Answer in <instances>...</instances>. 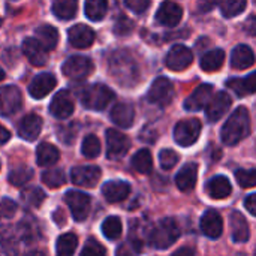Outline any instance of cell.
I'll list each match as a JSON object with an SVG mask.
<instances>
[{
  "label": "cell",
  "mask_w": 256,
  "mask_h": 256,
  "mask_svg": "<svg viewBox=\"0 0 256 256\" xmlns=\"http://www.w3.org/2000/svg\"><path fill=\"white\" fill-rule=\"evenodd\" d=\"M250 132V116L246 106H238L222 128V141L226 146H236Z\"/></svg>",
  "instance_id": "cell-1"
},
{
  "label": "cell",
  "mask_w": 256,
  "mask_h": 256,
  "mask_svg": "<svg viewBox=\"0 0 256 256\" xmlns=\"http://www.w3.org/2000/svg\"><path fill=\"white\" fill-rule=\"evenodd\" d=\"M111 75L122 82V86H130L138 78V68L134 58L126 51H117L110 60Z\"/></svg>",
  "instance_id": "cell-2"
},
{
  "label": "cell",
  "mask_w": 256,
  "mask_h": 256,
  "mask_svg": "<svg viewBox=\"0 0 256 256\" xmlns=\"http://www.w3.org/2000/svg\"><path fill=\"white\" fill-rule=\"evenodd\" d=\"M180 237L178 225L174 219L165 218L156 224L148 236V242L154 249H168L171 248Z\"/></svg>",
  "instance_id": "cell-3"
},
{
  "label": "cell",
  "mask_w": 256,
  "mask_h": 256,
  "mask_svg": "<svg viewBox=\"0 0 256 256\" xmlns=\"http://www.w3.org/2000/svg\"><path fill=\"white\" fill-rule=\"evenodd\" d=\"M114 99V92L105 84H93L81 92V102L87 110L102 111Z\"/></svg>",
  "instance_id": "cell-4"
},
{
  "label": "cell",
  "mask_w": 256,
  "mask_h": 256,
  "mask_svg": "<svg viewBox=\"0 0 256 256\" xmlns=\"http://www.w3.org/2000/svg\"><path fill=\"white\" fill-rule=\"evenodd\" d=\"M201 122L198 118H184L174 128V140L182 147H190L201 134Z\"/></svg>",
  "instance_id": "cell-5"
},
{
  "label": "cell",
  "mask_w": 256,
  "mask_h": 256,
  "mask_svg": "<svg viewBox=\"0 0 256 256\" xmlns=\"http://www.w3.org/2000/svg\"><path fill=\"white\" fill-rule=\"evenodd\" d=\"M64 202L68 204L74 219L76 222H82L87 219L92 207V200L87 194L80 190H68L64 194Z\"/></svg>",
  "instance_id": "cell-6"
},
{
  "label": "cell",
  "mask_w": 256,
  "mask_h": 256,
  "mask_svg": "<svg viewBox=\"0 0 256 256\" xmlns=\"http://www.w3.org/2000/svg\"><path fill=\"white\" fill-rule=\"evenodd\" d=\"M93 69H94L93 62L84 56H72L62 66L64 76L70 80H84L93 72Z\"/></svg>",
  "instance_id": "cell-7"
},
{
  "label": "cell",
  "mask_w": 256,
  "mask_h": 256,
  "mask_svg": "<svg viewBox=\"0 0 256 256\" xmlns=\"http://www.w3.org/2000/svg\"><path fill=\"white\" fill-rule=\"evenodd\" d=\"M172 98H174V86L172 82L165 78V76H160V78H156L147 93V99L154 104V105H159V106H166L172 102Z\"/></svg>",
  "instance_id": "cell-8"
},
{
  "label": "cell",
  "mask_w": 256,
  "mask_h": 256,
  "mask_svg": "<svg viewBox=\"0 0 256 256\" xmlns=\"http://www.w3.org/2000/svg\"><path fill=\"white\" fill-rule=\"evenodd\" d=\"M22 105V96L18 87L4 86L0 87V116L9 117L15 114Z\"/></svg>",
  "instance_id": "cell-9"
},
{
  "label": "cell",
  "mask_w": 256,
  "mask_h": 256,
  "mask_svg": "<svg viewBox=\"0 0 256 256\" xmlns=\"http://www.w3.org/2000/svg\"><path fill=\"white\" fill-rule=\"evenodd\" d=\"M105 138H106V156L110 159H118L129 152L130 147L129 138L124 134L118 132L117 129H108Z\"/></svg>",
  "instance_id": "cell-10"
},
{
  "label": "cell",
  "mask_w": 256,
  "mask_h": 256,
  "mask_svg": "<svg viewBox=\"0 0 256 256\" xmlns=\"http://www.w3.org/2000/svg\"><path fill=\"white\" fill-rule=\"evenodd\" d=\"M102 171L99 166L86 165V166H75L70 171V180L76 186L82 188H94L100 180Z\"/></svg>",
  "instance_id": "cell-11"
},
{
  "label": "cell",
  "mask_w": 256,
  "mask_h": 256,
  "mask_svg": "<svg viewBox=\"0 0 256 256\" xmlns=\"http://www.w3.org/2000/svg\"><path fill=\"white\" fill-rule=\"evenodd\" d=\"M192 62H194V54L184 45H174L170 50L166 60H165L166 68L171 70H176V72L188 69L192 64Z\"/></svg>",
  "instance_id": "cell-12"
},
{
  "label": "cell",
  "mask_w": 256,
  "mask_h": 256,
  "mask_svg": "<svg viewBox=\"0 0 256 256\" xmlns=\"http://www.w3.org/2000/svg\"><path fill=\"white\" fill-rule=\"evenodd\" d=\"M50 112L56 118H62V120L70 117L74 112L72 94L68 90H60L58 93H56V96L52 98V100L50 104Z\"/></svg>",
  "instance_id": "cell-13"
},
{
  "label": "cell",
  "mask_w": 256,
  "mask_h": 256,
  "mask_svg": "<svg viewBox=\"0 0 256 256\" xmlns=\"http://www.w3.org/2000/svg\"><path fill=\"white\" fill-rule=\"evenodd\" d=\"M182 18H183V9L180 4L174 2H164L156 12V21L166 27L177 26L182 21Z\"/></svg>",
  "instance_id": "cell-14"
},
{
  "label": "cell",
  "mask_w": 256,
  "mask_h": 256,
  "mask_svg": "<svg viewBox=\"0 0 256 256\" xmlns=\"http://www.w3.org/2000/svg\"><path fill=\"white\" fill-rule=\"evenodd\" d=\"M56 84H57V80L52 74L42 72V74L36 75L32 80V82L28 84V93L34 99H42L48 93H51V90L56 87Z\"/></svg>",
  "instance_id": "cell-15"
},
{
  "label": "cell",
  "mask_w": 256,
  "mask_h": 256,
  "mask_svg": "<svg viewBox=\"0 0 256 256\" xmlns=\"http://www.w3.org/2000/svg\"><path fill=\"white\" fill-rule=\"evenodd\" d=\"M231 96L225 92H219L216 96L212 98V100L208 102V105L206 106V116L208 118V122L216 123L222 118V116L230 110L231 106Z\"/></svg>",
  "instance_id": "cell-16"
},
{
  "label": "cell",
  "mask_w": 256,
  "mask_h": 256,
  "mask_svg": "<svg viewBox=\"0 0 256 256\" xmlns=\"http://www.w3.org/2000/svg\"><path fill=\"white\" fill-rule=\"evenodd\" d=\"M213 92H214V88L212 84H201L184 100V108L188 111H200V110L206 108L213 98Z\"/></svg>",
  "instance_id": "cell-17"
},
{
  "label": "cell",
  "mask_w": 256,
  "mask_h": 256,
  "mask_svg": "<svg viewBox=\"0 0 256 256\" xmlns=\"http://www.w3.org/2000/svg\"><path fill=\"white\" fill-rule=\"evenodd\" d=\"M69 44L74 48H88L94 42V32L86 24H75L68 32Z\"/></svg>",
  "instance_id": "cell-18"
},
{
  "label": "cell",
  "mask_w": 256,
  "mask_h": 256,
  "mask_svg": "<svg viewBox=\"0 0 256 256\" xmlns=\"http://www.w3.org/2000/svg\"><path fill=\"white\" fill-rule=\"evenodd\" d=\"M16 129H18V135L22 140L34 141L42 130V118L36 114H27L20 120Z\"/></svg>",
  "instance_id": "cell-19"
},
{
  "label": "cell",
  "mask_w": 256,
  "mask_h": 256,
  "mask_svg": "<svg viewBox=\"0 0 256 256\" xmlns=\"http://www.w3.org/2000/svg\"><path fill=\"white\" fill-rule=\"evenodd\" d=\"M201 231L212 240H216L222 236L224 222L220 214L216 210H207L201 218Z\"/></svg>",
  "instance_id": "cell-20"
},
{
  "label": "cell",
  "mask_w": 256,
  "mask_h": 256,
  "mask_svg": "<svg viewBox=\"0 0 256 256\" xmlns=\"http://www.w3.org/2000/svg\"><path fill=\"white\" fill-rule=\"evenodd\" d=\"M102 194L108 202H122L130 194V184L123 180H112L102 186Z\"/></svg>",
  "instance_id": "cell-21"
},
{
  "label": "cell",
  "mask_w": 256,
  "mask_h": 256,
  "mask_svg": "<svg viewBox=\"0 0 256 256\" xmlns=\"http://www.w3.org/2000/svg\"><path fill=\"white\" fill-rule=\"evenodd\" d=\"M22 52L28 58V62L33 66H44L46 63V50L34 39V38H27L22 42Z\"/></svg>",
  "instance_id": "cell-22"
},
{
  "label": "cell",
  "mask_w": 256,
  "mask_h": 256,
  "mask_svg": "<svg viewBox=\"0 0 256 256\" xmlns=\"http://www.w3.org/2000/svg\"><path fill=\"white\" fill-rule=\"evenodd\" d=\"M230 225H231V237L236 243H246L249 240L250 231L248 220L240 212H232L230 216Z\"/></svg>",
  "instance_id": "cell-23"
},
{
  "label": "cell",
  "mask_w": 256,
  "mask_h": 256,
  "mask_svg": "<svg viewBox=\"0 0 256 256\" xmlns=\"http://www.w3.org/2000/svg\"><path fill=\"white\" fill-rule=\"evenodd\" d=\"M110 117L111 120L120 126V128H130L134 124V120H135V111L132 108V105L129 104H124V102H120V104H116L110 112Z\"/></svg>",
  "instance_id": "cell-24"
},
{
  "label": "cell",
  "mask_w": 256,
  "mask_h": 256,
  "mask_svg": "<svg viewBox=\"0 0 256 256\" xmlns=\"http://www.w3.org/2000/svg\"><path fill=\"white\" fill-rule=\"evenodd\" d=\"M198 166L195 164H186L176 177V184L182 192H192L196 186Z\"/></svg>",
  "instance_id": "cell-25"
},
{
  "label": "cell",
  "mask_w": 256,
  "mask_h": 256,
  "mask_svg": "<svg viewBox=\"0 0 256 256\" xmlns=\"http://www.w3.org/2000/svg\"><path fill=\"white\" fill-rule=\"evenodd\" d=\"M226 86L238 98H243V96L256 93V72H252L246 78H232V80H228Z\"/></svg>",
  "instance_id": "cell-26"
},
{
  "label": "cell",
  "mask_w": 256,
  "mask_h": 256,
  "mask_svg": "<svg viewBox=\"0 0 256 256\" xmlns=\"http://www.w3.org/2000/svg\"><path fill=\"white\" fill-rule=\"evenodd\" d=\"M255 63V54L248 45H237L231 54V66L234 69H248Z\"/></svg>",
  "instance_id": "cell-27"
},
{
  "label": "cell",
  "mask_w": 256,
  "mask_h": 256,
  "mask_svg": "<svg viewBox=\"0 0 256 256\" xmlns=\"http://www.w3.org/2000/svg\"><path fill=\"white\" fill-rule=\"evenodd\" d=\"M232 186L230 180L224 176H216L207 183V194L213 200H225L231 195Z\"/></svg>",
  "instance_id": "cell-28"
},
{
  "label": "cell",
  "mask_w": 256,
  "mask_h": 256,
  "mask_svg": "<svg viewBox=\"0 0 256 256\" xmlns=\"http://www.w3.org/2000/svg\"><path fill=\"white\" fill-rule=\"evenodd\" d=\"M34 39L46 50L51 51L57 46L58 44V32L56 30V27L50 26V24H42L36 28L34 32Z\"/></svg>",
  "instance_id": "cell-29"
},
{
  "label": "cell",
  "mask_w": 256,
  "mask_h": 256,
  "mask_svg": "<svg viewBox=\"0 0 256 256\" xmlns=\"http://www.w3.org/2000/svg\"><path fill=\"white\" fill-rule=\"evenodd\" d=\"M60 159L58 150L50 144V142H42L36 148V162L39 166H51Z\"/></svg>",
  "instance_id": "cell-30"
},
{
  "label": "cell",
  "mask_w": 256,
  "mask_h": 256,
  "mask_svg": "<svg viewBox=\"0 0 256 256\" xmlns=\"http://www.w3.org/2000/svg\"><path fill=\"white\" fill-rule=\"evenodd\" d=\"M224 58H225L224 50L220 48L212 50L201 57V69H204L206 72H214L220 69V66L224 64Z\"/></svg>",
  "instance_id": "cell-31"
},
{
  "label": "cell",
  "mask_w": 256,
  "mask_h": 256,
  "mask_svg": "<svg viewBox=\"0 0 256 256\" xmlns=\"http://www.w3.org/2000/svg\"><path fill=\"white\" fill-rule=\"evenodd\" d=\"M76 246H78V238L75 234H72V232L63 234L57 238L56 256H74Z\"/></svg>",
  "instance_id": "cell-32"
},
{
  "label": "cell",
  "mask_w": 256,
  "mask_h": 256,
  "mask_svg": "<svg viewBox=\"0 0 256 256\" xmlns=\"http://www.w3.org/2000/svg\"><path fill=\"white\" fill-rule=\"evenodd\" d=\"M78 3L75 0H56L52 3V14L58 20H70L76 15Z\"/></svg>",
  "instance_id": "cell-33"
},
{
  "label": "cell",
  "mask_w": 256,
  "mask_h": 256,
  "mask_svg": "<svg viewBox=\"0 0 256 256\" xmlns=\"http://www.w3.org/2000/svg\"><path fill=\"white\" fill-rule=\"evenodd\" d=\"M132 166L135 171L141 172V174H148L153 168V158L152 153L147 148H142L140 152H136L132 158Z\"/></svg>",
  "instance_id": "cell-34"
},
{
  "label": "cell",
  "mask_w": 256,
  "mask_h": 256,
  "mask_svg": "<svg viewBox=\"0 0 256 256\" xmlns=\"http://www.w3.org/2000/svg\"><path fill=\"white\" fill-rule=\"evenodd\" d=\"M84 9H86V15H87L88 20L100 21L106 14L108 3L104 2V0H88V2H86Z\"/></svg>",
  "instance_id": "cell-35"
},
{
  "label": "cell",
  "mask_w": 256,
  "mask_h": 256,
  "mask_svg": "<svg viewBox=\"0 0 256 256\" xmlns=\"http://www.w3.org/2000/svg\"><path fill=\"white\" fill-rule=\"evenodd\" d=\"M122 220L117 216H110L102 224V234L108 240H117L122 236Z\"/></svg>",
  "instance_id": "cell-36"
},
{
  "label": "cell",
  "mask_w": 256,
  "mask_h": 256,
  "mask_svg": "<svg viewBox=\"0 0 256 256\" xmlns=\"http://www.w3.org/2000/svg\"><path fill=\"white\" fill-rule=\"evenodd\" d=\"M42 183L46 184L51 189H57L60 186H63L66 183V177L64 172L58 168H52V170H46L42 172Z\"/></svg>",
  "instance_id": "cell-37"
},
{
  "label": "cell",
  "mask_w": 256,
  "mask_h": 256,
  "mask_svg": "<svg viewBox=\"0 0 256 256\" xmlns=\"http://www.w3.org/2000/svg\"><path fill=\"white\" fill-rule=\"evenodd\" d=\"M33 177V170L28 168V166H18V168H14L10 172H9V183L14 184V186H24L27 184Z\"/></svg>",
  "instance_id": "cell-38"
},
{
  "label": "cell",
  "mask_w": 256,
  "mask_h": 256,
  "mask_svg": "<svg viewBox=\"0 0 256 256\" xmlns=\"http://www.w3.org/2000/svg\"><path fill=\"white\" fill-rule=\"evenodd\" d=\"M141 249H142V240L136 237H130L128 242L122 243L117 248L116 256H136L141 254Z\"/></svg>",
  "instance_id": "cell-39"
},
{
  "label": "cell",
  "mask_w": 256,
  "mask_h": 256,
  "mask_svg": "<svg viewBox=\"0 0 256 256\" xmlns=\"http://www.w3.org/2000/svg\"><path fill=\"white\" fill-rule=\"evenodd\" d=\"M246 2L244 0H225L220 3V10L224 14V16L226 18H232L240 15L244 9H246Z\"/></svg>",
  "instance_id": "cell-40"
},
{
  "label": "cell",
  "mask_w": 256,
  "mask_h": 256,
  "mask_svg": "<svg viewBox=\"0 0 256 256\" xmlns=\"http://www.w3.org/2000/svg\"><path fill=\"white\" fill-rule=\"evenodd\" d=\"M81 153L88 158V159H94L99 156L100 153V141L98 140V136L94 135H87L82 141V147H81Z\"/></svg>",
  "instance_id": "cell-41"
},
{
  "label": "cell",
  "mask_w": 256,
  "mask_h": 256,
  "mask_svg": "<svg viewBox=\"0 0 256 256\" xmlns=\"http://www.w3.org/2000/svg\"><path fill=\"white\" fill-rule=\"evenodd\" d=\"M21 198L27 206L39 207L42 204V201L45 200V192H42V189H39V188H32V189L24 190L21 194Z\"/></svg>",
  "instance_id": "cell-42"
},
{
  "label": "cell",
  "mask_w": 256,
  "mask_h": 256,
  "mask_svg": "<svg viewBox=\"0 0 256 256\" xmlns=\"http://www.w3.org/2000/svg\"><path fill=\"white\" fill-rule=\"evenodd\" d=\"M236 178H237V183L244 188V189H249V188H255L256 186V170H238L236 172Z\"/></svg>",
  "instance_id": "cell-43"
},
{
  "label": "cell",
  "mask_w": 256,
  "mask_h": 256,
  "mask_svg": "<svg viewBox=\"0 0 256 256\" xmlns=\"http://www.w3.org/2000/svg\"><path fill=\"white\" fill-rule=\"evenodd\" d=\"M80 256H105V248L94 238H88Z\"/></svg>",
  "instance_id": "cell-44"
},
{
  "label": "cell",
  "mask_w": 256,
  "mask_h": 256,
  "mask_svg": "<svg viewBox=\"0 0 256 256\" xmlns=\"http://www.w3.org/2000/svg\"><path fill=\"white\" fill-rule=\"evenodd\" d=\"M178 154L172 150H162L159 153V164L164 170H171L177 165Z\"/></svg>",
  "instance_id": "cell-45"
},
{
  "label": "cell",
  "mask_w": 256,
  "mask_h": 256,
  "mask_svg": "<svg viewBox=\"0 0 256 256\" xmlns=\"http://www.w3.org/2000/svg\"><path fill=\"white\" fill-rule=\"evenodd\" d=\"M132 30H134V21L129 20L128 16H124V15H122V16L116 21V24H114V33L118 34V36H126V34H129Z\"/></svg>",
  "instance_id": "cell-46"
},
{
  "label": "cell",
  "mask_w": 256,
  "mask_h": 256,
  "mask_svg": "<svg viewBox=\"0 0 256 256\" xmlns=\"http://www.w3.org/2000/svg\"><path fill=\"white\" fill-rule=\"evenodd\" d=\"M16 202H14L9 198H3L0 201V219H10L16 213Z\"/></svg>",
  "instance_id": "cell-47"
},
{
  "label": "cell",
  "mask_w": 256,
  "mask_h": 256,
  "mask_svg": "<svg viewBox=\"0 0 256 256\" xmlns=\"http://www.w3.org/2000/svg\"><path fill=\"white\" fill-rule=\"evenodd\" d=\"M124 6L134 10L135 14H142L150 6V2L148 0H126Z\"/></svg>",
  "instance_id": "cell-48"
},
{
  "label": "cell",
  "mask_w": 256,
  "mask_h": 256,
  "mask_svg": "<svg viewBox=\"0 0 256 256\" xmlns=\"http://www.w3.org/2000/svg\"><path fill=\"white\" fill-rule=\"evenodd\" d=\"M244 207H246V210H248L250 214L256 216V194L249 195V196L244 200Z\"/></svg>",
  "instance_id": "cell-49"
},
{
  "label": "cell",
  "mask_w": 256,
  "mask_h": 256,
  "mask_svg": "<svg viewBox=\"0 0 256 256\" xmlns=\"http://www.w3.org/2000/svg\"><path fill=\"white\" fill-rule=\"evenodd\" d=\"M244 30H246L248 34L256 36V15L250 16V18L244 22Z\"/></svg>",
  "instance_id": "cell-50"
},
{
  "label": "cell",
  "mask_w": 256,
  "mask_h": 256,
  "mask_svg": "<svg viewBox=\"0 0 256 256\" xmlns=\"http://www.w3.org/2000/svg\"><path fill=\"white\" fill-rule=\"evenodd\" d=\"M9 140H10V132L4 126L0 124V146L4 144V142H8Z\"/></svg>",
  "instance_id": "cell-51"
},
{
  "label": "cell",
  "mask_w": 256,
  "mask_h": 256,
  "mask_svg": "<svg viewBox=\"0 0 256 256\" xmlns=\"http://www.w3.org/2000/svg\"><path fill=\"white\" fill-rule=\"evenodd\" d=\"M172 256H195V252L190 248H182V249L176 250Z\"/></svg>",
  "instance_id": "cell-52"
},
{
  "label": "cell",
  "mask_w": 256,
  "mask_h": 256,
  "mask_svg": "<svg viewBox=\"0 0 256 256\" xmlns=\"http://www.w3.org/2000/svg\"><path fill=\"white\" fill-rule=\"evenodd\" d=\"M24 256H46V254L44 250H33V252H28L27 255Z\"/></svg>",
  "instance_id": "cell-53"
},
{
  "label": "cell",
  "mask_w": 256,
  "mask_h": 256,
  "mask_svg": "<svg viewBox=\"0 0 256 256\" xmlns=\"http://www.w3.org/2000/svg\"><path fill=\"white\" fill-rule=\"evenodd\" d=\"M3 80H4V72L0 69V81H3Z\"/></svg>",
  "instance_id": "cell-54"
},
{
  "label": "cell",
  "mask_w": 256,
  "mask_h": 256,
  "mask_svg": "<svg viewBox=\"0 0 256 256\" xmlns=\"http://www.w3.org/2000/svg\"><path fill=\"white\" fill-rule=\"evenodd\" d=\"M0 166H2V162H0Z\"/></svg>",
  "instance_id": "cell-55"
},
{
  "label": "cell",
  "mask_w": 256,
  "mask_h": 256,
  "mask_svg": "<svg viewBox=\"0 0 256 256\" xmlns=\"http://www.w3.org/2000/svg\"><path fill=\"white\" fill-rule=\"evenodd\" d=\"M255 256H256V252H255Z\"/></svg>",
  "instance_id": "cell-56"
}]
</instances>
